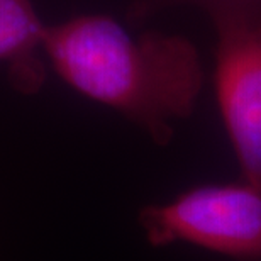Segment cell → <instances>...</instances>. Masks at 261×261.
Listing matches in <instances>:
<instances>
[{
	"label": "cell",
	"mask_w": 261,
	"mask_h": 261,
	"mask_svg": "<svg viewBox=\"0 0 261 261\" xmlns=\"http://www.w3.org/2000/svg\"><path fill=\"white\" fill-rule=\"evenodd\" d=\"M44 56L66 85L143 127L158 144L189 117L202 90L195 46L181 36L130 34L100 14L48 25Z\"/></svg>",
	"instance_id": "cell-1"
},
{
	"label": "cell",
	"mask_w": 261,
	"mask_h": 261,
	"mask_svg": "<svg viewBox=\"0 0 261 261\" xmlns=\"http://www.w3.org/2000/svg\"><path fill=\"white\" fill-rule=\"evenodd\" d=\"M138 222L153 248L185 243L232 261H261V187L248 180L192 187L143 207Z\"/></svg>",
	"instance_id": "cell-2"
},
{
	"label": "cell",
	"mask_w": 261,
	"mask_h": 261,
	"mask_svg": "<svg viewBox=\"0 0 261 261\" xmlns=\"http://www.w3.org/2000/svg\"><path fill=\"white\" fill-rule=\"evenodd\" d=\"M216 95L243 180L261 187V10H222Z\"/></svg>",
	"instance_id": "cell-3"
},
{
	"label": "cell",
	"mask_w": 261,
	"mask_h": 261,
	"mask_svg": "<svg viewBox=\"0 0 261 261\" xmlns=\"http://www.w3.org/2000/svg\"><path fill=\"white\" fill-rule=\"evenodd\" d=\"M46 28L33 0H0V63L22 93H36L44 82Z\"/></svg>",
	"instance_id": "cell-4"
},
{
	"label": "cell",
	"mask_w": 261,
	"mask_h": 261,
	"mask_svg": "<svg viewBox=\"0 0 261 261\" xmlns=\"http://www.w3.org/2000/svg\"><path fill=\"white\" fill-rule=\"evenodd\" d=\"M216 12L222 10H261V0H202Z\"/></svg>",
	"instance_id": "cell-5"
}]
</instances>
